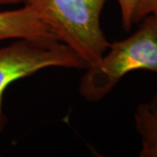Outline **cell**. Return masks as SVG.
<instances>
[{
    "label": "cell",
    "instance_id": "3",
    "mask_svg": "<svg viewBox=\"0 0 157 157\" xmlns=\"http://www.w3.org/2000/svg\"><path fill=\"white\" fill-rule=\"evenodd\" d=\"M50 67L86 69V63L70 47L53 39H18L0 48V134L7 123L3 95L14 81Z\"/></svg>",
    "mask_w": 157,
    "mask_h": 157
},
{
    "label": "cell",
    "instance_id": "1",
    "mask_svg": "<svg viewBox=\"0 0 157 157\" xmlns=\"http://www.w3.org/2000/svg\"><path fill=\"white\" fill-rule=\"evenodd\" d=\"M108 49L107 55L86 69L80 80L79 94L86 101L102 100L130 72L147 70L157 73V15L142 18L135 33L109 44Z\"/></svg>",
    "mask_w": 157,
    "mask_h": 157
},
{
    "label": "cell",
    "instance_id": "8",
    "mask_svg": "<svg viewBox=\"0 0 157 157\" xmlns=\"http://www.w3.org/2000/svg\"><path fill=\"white\" fill-rule=\"evenodd\" d=\"M28 0H0V5H13L21 2H27Z\"/></svg>",
    "mask_w": 157,
    "mask_h": 157
},
{
    "label": "cell",
    "instance_id": "5",
    "mask_svg": "<svg viewBox=\"0 0 157 157\" xmlns=\"http://www.w3.org/2000/svg\"><path fill=\"white\" fill-rule=\"evenodd\" d=\"M135 121L141 141L139 156L157 157V94L137 107Z\"/></svg>",
    "mask_w": 157,
    "mask_h": 157
},
{
    "label": "cell",
    "instance_id": "2",
    "mask_svg": "<svg viewBox=\"0 0 157 157\" xmlns=\"http://www.w3.org/2000/svg\"><path fill=\"white\" fill-rule=\"evenodd\" d=\"M107 0H28L25 5L55 33L59 40L84 60L87 67L101 59L109 43L101 26Z\"/></svg>",
    "mask_w": 157,
    "mask_h": 157
},
{
    "label": "cell",
    "instance_id": "6",
    "mask_svg": "<svg viewBox=\"0 0 157 157\" xmlns=\"http://www.w3.org/2000/svg\"><path fill=\"white\" fill-rule=\"evenodd\" d=\"M157 15V0H138L135 7L133 24L140 22L148 15Z\"/></svg>",
    "mask_w": 157,
    "mask_h": 157
},
{
    "label": "cell",
    "instance_id": "7",
    "mask_svg": "<svg viewBox=\"0 0 157 157\" xmlns=\"http://www.w3.org/2000/svg\"><path fill=\"white\" fill-rule=\"evenodd\" d=\"M121 13L122 26L125 31H129L133 25V16L138 0H117Z\"/></svg>",
    "mask_w": 157,
    "mask_h": 157
},
{
    "label": "cell",
    "instance_id": "4",
    "mask_svg": "<svg viewBox=\"0 0 157 157\" xmlns=\"http://www.w3.org/2000/svg\"><path fill=\"white\" fill-rule=\"evenodd\" d=\"M11 39L59 40L52 30L27 5L21 9L0 12V40Z\"/></svg>",
    "mask_w": 157,
    "mask_h": 157
}]
</instances>
